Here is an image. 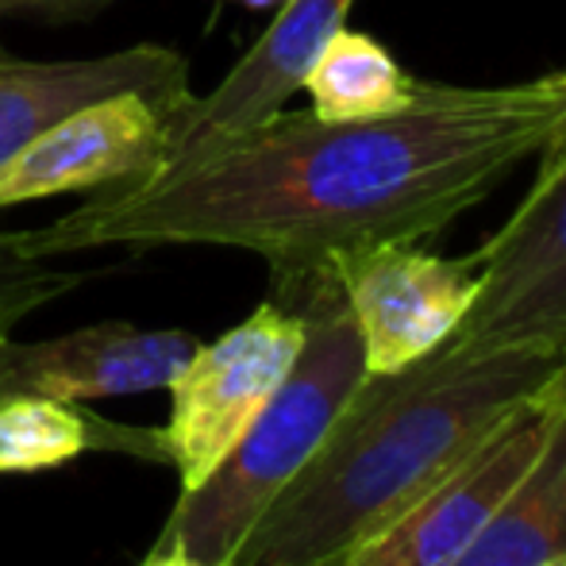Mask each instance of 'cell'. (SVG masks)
Wrapping results in <instances>:
<instances>
[{
    "mask_svg": "<svg viewBox=\"0 0 566 566\" xmlns=\"http://www.w3.org/2000/svg\"><path fill=\"white\" fill-rule=\"evenodd\" d=\"M566 124L559 74L521 85L420 82L374 119L277 113L147 178L105 186L46 228L39 259L101 247H235L266 259L274 290L332 274L378 243L440 235Z\"/></svg>",
    "mask_w": 566,
    "mask_h": 566,
    "instance_id": "6da1fadb",
    "label": "cell"
},
{
    "mask_svg": "<svg viewBox=\"0 0 566 566\" xmlns=\"http://www.w3.org/2000/svg\"><path fill=\"white\" fill-rule=\"evenodd\" d=\"M563 355L448 339L405 370L366 374L228 566H308L350 552L528 401Z\"/></svg>",
    "mask_w": 566,
    "mask_h": 566,
    "instance_id": "7a4b0ae2",
    "label": "cell"
},
{
    "mask_svg": "<svg viewBox=\"0 0 566 566\" xmlns=\"http://www.w3.org/2000/svg\"><path fill=\"white\" fill-rule=\"evenodd\" d=\"M274 301L305 321L297 363L197 490L174 505L155 547H174L205 566H228L243 536L301 474L343 405L366 378V358L336 274L274 290Z\"/></svg>",
    "mask_w": 566,
    "mask_h": 566,
    "instance_id": "3957f363",
    "label": "cell"
},
{
    "mask_svg": "<svg viewBox=\"0 0 566 566\" xmlns=\"http://www.w3.org/2000/svg\"><path fill=\"white\" fill-rule=\"evenodd\" d=\"M521 209L478 251V293L451 339L566 350V124L536 150Z\"/></svg>",
    "mask_w": 566,
    "mask_h": 566,
    "instance_id": "277c9868",
    "label": "cell"
},
{
    "mask_svg": "<svg viewBox=\"0 0 566 566\" xmlns=\"http://www.w3.org/2000/svg\"><path fill=\"white\" fill-rule=\"evenodd\" d=\"M305 343V321L277 301H262L247 321L217 343H201L186 358L170 389L174 409L163 443L178 467L181 493L197 490L235 440L247 432L262 405L274 397Z\"/></svg>",
    "mask_w": 566,
    "mask_h": 566,
    "instance_id": "5b68a950",
    "label": "cell"
},
{
    "mask_svg": "<svg viewBox=\"0 0 566 566\" xmlns=\"http://www.w3.org/2000/svg\"><path fill=\"white\" fill-rule=\"evenodd\" d=\"M555 412L536 397L501 417L409 509L347 552V566H454L544 451Z\"/></svg>",
    "mask_w": 566,
    "mask_h": 566,
    "instance_id": "8992f818",
    "label": "cell"
},
{
    "mask_svg": "<svg viewBox=\"0 0 566 566\" xmlns=\"http://www.w3.org/2000/svg\"><path fill=\"white\" fill-rule=\"evenodd\" d=\"M363 343L366 374L405 370L459 332L478 293L474 259H440L420 243H378L332 266Z\"/></svg>",
    "mask_w": 566,
    "mask_h": 566,
    "instance_id": "52a82bcc",
    "label": "cell"
},
{
    "mask_svg": "<svg viewBox=\"0 0 566 566\" xmlns=\"http://www.w3.org/2000/svg\"><path fill=\"white\" fill-rule=\"evenodd\" d=\"M174 113L147 93H116L62 116L0 166V209L147 178L166 163Z\"/></svg>",
    "mask_w": 566,
    "mask_h": 566,
    "instance_id": "ba28073f",
    "label": "cell"
},
{
    "mask_svg": "<svg viewBox=\"0 0 566 566\" xmlns=\"http://www.w3.org/2000/svg\"><path fill=\"white\" fill-rule=\"evenodd\" d=\"M355 0H285L259 43L231 66L209 97H193L166 119V163L197 155L212 143L277 116L305 85L313 62L339 28ZM158 166V170H163Z\"/></svg>",
    "mask_w": 566,
    "mask_h": 566,
    "instance_id": "9c48e42d",
    "label": "cell"
},
{
    "mask_svg": "<svg viewBox=\"0 0 566 566\" xmlns=\"http://www.w3.org/2000/svg\"><path fill=\"white\" fill-rule=\"evenodd\" d=\"M201 347L178 328H135L105 321L54 339L20 343L0 336V394L54 397V401H101L166 389L186 358Z\"/></svg>",
    "mask_w": 566,
    "mask_h": 566,
    "instance_id": "30bf717a",
    "label": "cell"
},
{
    "mask_svg": "<svg viewBox=\"0 0 566 566\" xmlns=\"http://www.w3.org/2000/svg\"><path fill=\"white\" fill-rule=\"evenodd\" d=\"M116 93H147L186 108L193 101L189 62L158 43L77 62H0V166L62 116Z\"/></svg>",
    "mask_w": 566,
    "mask_h": 566,
    "instance_id": "8fae6325",
    "label": "cell"
},
{
    "mask_svg": "<svg viewBox=\"0 0 566 566\" xmlns=\"http://www.w3.org/2000/svg\"><path fill=\"white\" fill-rule=\"evenodd\" d=\"M566 555V417L454 566H544Z\"/></svg>",
    "mask_w": 566,
    "mask_h": 566,
    "instance_id": "7c38bea8",
    "label": "cell"
},
{
    "mask_svg": "<svg viewBox=\"0 0 566 566\" xmlns=\"http://www.w3.org/2000/svg\"><path fill=\"white\" fill-rule=\"evenodd\" d=\"M93 448H124L127 454H150L170 462L163 432H124L74 401L31 394H0V474L51 470Z\"/></svg>",
    "mask_w": 566,
    "mask_h": 566,
    "instance_id": "4fadbf2b",
    "label": "cell"
},
{
    "mask_svg": "<svg viewBox=\"0 0 566 566\" xmlns=\"http://www.w3.org/2000/svg\"><path fill=\"white\" fill-rule=\"evenodd\" d=\"M301 90L313 97V113L321 119H374L409 108L420 77L405 74L378 39L339 28Z\"/></svg>",
    "mask_w": 566,
    "mask_h": 566,
    "instance_id": "5bb4252c",
    "label": "cell"
},
{
    "mask_svg": "<svg viewBox=\"0 0 566 566\" xmlns=\"http://www.w3.org/2000/svg\"><path fill=\"white\" fill-rule=\"evenodd\" d=\"M85 277V270H62L51 266V259H39L28 247V231L0 228V336L28 321L35 308L74 293Z\"/></svg>",
    "mask_w": 566,
    "mask_h": 566,
    "instance_id": "9a60e30c",
    "label": "cell"
},
{
    "mask_svg": "<svg viewBox=\"0 0 566 566\" xmlns=\"http://www.w3.org/2000/svg\"><path fill=\"white\" fill-rule=\"evenodd\" d=\"M113 0H0V12H28V15H90Z\"/></svg>",
    "mask_w": 566,
    "mask_h": 566,
    "instance_id": "2e32d148",
    "label": "cell"
},
{
    "mask_svg": "<svg viewBox=\"0 0 566 566\" xmlns=\"http://www.w3.org/2000/svg\"><path fill=\"white\" fill-rule=\"evenodd\" d=\"M532 397H536V401L544 405L547 412H555V417H566V355H563V363L552 370V378H547Z\"/></svg>",
    "mask_w": 566,
    "mask_h": 566,
    "instance_id": "e0dca14e",
    "label": "cell"
},
{
    "mask_svg": "<svg viewBox=\"0 0 566 566\" xmlns=\"http://www.w3.org/2000/svg\"><path fill=\"white\" fill-rule=\"evenodd\" d=\"M143 566H205L197 559H189L186 552H174V547H155V552L147 555V563Z\"/></svg>",
    "mask_w": 566,
    "mask_h": 566,
    "instance_id": "ac0fdd59",
    "label": "cell"
},
{
    "mask_svg": "<svg viewBox=\"0 0 566 566\" xmlns=\"http://www.w3.org/2000/svg\"><path fill=\"white\" fill-rule=\"evenodd\" d=\"M235 4H243V8H251V12H270V8H282L285 0H235Z\"/></svg>",
    "mask_w": 566,
    "mask_h": 566,
    "instance_id": "d6986e66",
    "label": "cell"
},
{
    "mask_svg": "<svg viewBox=\"0 0 566 566\" xmlns=\"http://www.w3.org/2000/svg\"><path fill=\"white\" fill-rule=\"evenodd\" d=\"M308 566H347V552L328 555V559H316V563H308Z\"/></svg>",
    "mask_w": 566,
    "mask_h": 566,
    "instance_id": "ffe728a7",
    "label": "cell"
},
{
    "mask_svg": "<svg viewBox=\"0 0 566 566\" xmlns=\"http://www.w3.org/2000/svg\"><path fill=\"white\" fill-rule=\"evenodd\" d=\"M544 566H566V555H559V559H547Z\"/></svg>",
    "mask_w": 566,
    "mask_h": 566,
    "instance_id": "44dd1931",
    "label": "cell"
},
{
    "mask_svg": "<svg viewBox=\"0 0 566 566\" xmlns=\"http://www.w3.org/2000/svg\"><path fill=\"white\" fill-rule=\"evenodd\" d=\"M8 59H12V54H8V46L0 43V62H8Z\"/></svg>",
    "mask_w": 566,
    "mask_h": 566,
    "instance_id": "7402d4cb",
    "label": "cell"
},
{
    "mask_svg": "<svg viewBox=\"0 0 566 566\" xmlns=\"http://www.w3.org/2000/svg\"><path fill=\"white\" fill-rule=\"evenodd\" d=\"M559 77H563V82H566V70H559Z\"/></svg>",
    "mask_w": 566,
    "mask_h": 566,
    "instance_id": "603a6c76",
    "label": "cell"
}]
</instances>
